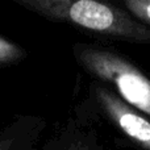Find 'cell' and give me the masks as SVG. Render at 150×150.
Here are the masks:
<instances>
[{"instance_id":"1","label":"cell","mask_w":150,"mask_h":150,"mask_svg":"<svg viewBox=\"0 0 150 150\" xmlns=\"http://www.w3.org/2000/svg\"><path fill=\"white\" fill-rule=\"evenodd\" d=\"M24 9L111 40L150 45V26L122 7L95 0H13Z\"/></svg>"},{"instance_id":"2","label":"cell","mask_w":150,"mask_h":150,"mask_svg":"<svg viewBox=\"0 0 150 150\" xmlns=\"http://www.w3.org/2000/svg\"><path fill=\"white\" fill-rule=\"evenodd\" d=\"M76 63L95 82L112 90L128 105L150 117V78L132 61L111 47L75 44Z\"/></svg>"},{"instance_id":"3","label":"cell","mask_w":150,"mask_h":150,"mask_svg":"<svg viewBox=\"0 0 150 150\" xmlns=\"http://www.w3.org/2000/svg\"><path fill=\"white\" fill-rule=\"evenodd\" d=\"M90 95L103 117L141 150H150V117L128 105L99 82L90 86Z\"/></svg>"},{"instance_id":"4","label":"cell","mask_w":150,"mask_h":150,"mask_svg":"<svg viewBox=\"0 0 150 150\" xmlns=\"http://www.w3.org/2000/svg\"><path fill=\"white\" fill-rule=\"evenodd\" d=\"M46 121L41 116L21 115L0 128V150H37Z\"/></svg>"},{"instance_id":"5","label":"cell","mask_w":150,"mask_h":150,"mask_svg":"<svg viewBox=\"0 0 150 150\" xmlns=\"http://www.w3.org/2000/svg\"><path fill=\"white\" fill-rule=\"evenodd\" d=\"M96 137L92 125L78 113L42 145V150H88Z\"/></svg>"},{"instance_id":"6","label":"cell","mask_w":150,"mask_h":150,"mask_svg":"<svg viewBox=\"0 0 150 150\" xmlns=\"http://www.w3.org/2000/svg\"><path fill=\"white\" fill-rule=\"evenodd\" d=\"M26 55L28 52L21 45L0 36V67L16 65L25 59Z\"/></svg>"},{"instance_id":"7","label":"cell","mask_w":150,"mask_h":150,"mask_svg":"<svg viewBox=\"0 0 150 150\" xmlns=\"http://www.w3.org/2000/svg\"><path fill=\"white\" fill-rule=\"evenodd\" d=\"M121 5L133 17L150 26V0H122Z\"/></svg>"},{"instance_id":"8","label":"cell","mask_w":150,"mask_h":150,"mask_svg":"<svg viewBox=\"0 0 150 150\" xmlns=\"http://www.w3.org/2000/svg\"><path fill=\"white\" fill-rule=\"evenodd\" d=\"M88 150H104V149H103V146H101L100 144H99L98 137H96L95 140H93V142L91 144V146H90V149H88Z\"/></svg>"},{"instance_id":"9","label":"cell","mask_w":150,"mask_h":150,"mask_svg":"<svg viewBox=\"0 0 150 150\" xmlns=\"http://www.w3.org/2000/svg\"><path fill=\"white\" fill-rule=\"evenodd\" d=\"M37 150H42V146H40V148H38V149H37Z\"/></svg>"}]
</instances>
